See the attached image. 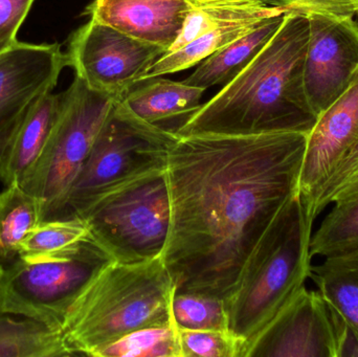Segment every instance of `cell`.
<instances>
[{
    "label": "cell",
    "instance_id": "obj_9",
    "mask_svg": "<svg viewBox=\"0 0 358 357\" xmlns=\"http://www.w3.org/2000/svg\"><path fill=\"white\" fill-rule=\"evenodd\" d=\"M166 52L90 19L71 34L66 56L88 87L122 99Z\"/></svg>",
    "mask_w": 358,
    "mask_h": 357
},
{
    "label": "cell",
    "instance_id": "obj_13",
    "mask_svg": "<svg viewBox=\"0 0 358 357\" xmlns=\"http://www.w3.org/2000/svg\"><path fill=\"white\" fill-rule=\"evenodd\" d=\"M357 140L358 73L350 87L317 117L307 136L299 192L313 217L324 186Z\"/></svg>",
    "mask_w": 358,
    "mask_h": 357
},
{
    "label": "cell",
    "instance_id": "obj_8",
    "mask_svg": "<svg viewBox=\"0 0 358 357\" xmlns=\"http://www.w3.org/2000/svg\"><path fill=\"white\" fill-rule=\"evenodd\" d=\"M113 261L92 238L62 259L17 258L0 275V310L62 333L63 319L86 283Z\"/></svg>",
    "mask_w": 358,
    "mask_h": 357
},
{
    "label": "cell",
    "instance_id": "obj_24",
    "mask_svg": "<svg viewBox=\"0 0 358 357\" xmlns=\"http://www.w3.org/2000/svg\"><path fill=\"white\" fill-rule=\"evenodd\" d=\"M334 203V209L311 237L313 257H330L358 249V198Z\"/></svg>",
    "mask_w": 358,
    "mask_h": 357
},
{
    "label": "cell",
    "instance_id": "obj_15",
    "mask_svg": "<svg viewBox=\"0 0 358 357\" xmlns=\"http://www.w3.org/2000/svg\"><path fill=\"white\" fill-rule=\"evenodd\" d=\"M311 280L348 328L343 356H358V249L326 257Z\"/></svg>",
    "mask_w": 358,
    "mask_h": 357
},
{
    "label": "cell",
    "instance_id": "obj_5",
    "mask_svg": "<svg viewBox=\"0 0 358 357\" xmlns=\"http://www.w3.org/2000/svg\"><path fill=\"white\" fill-rule=\"evenodd\" d=\"M167 167L124 182L79 215L90 237L113 260L132 264L162 257L171 224Z\"/></svg>",
    "mask_w": 358,
    "mask_h": 357
},
{
    "label": "cell",
    "instance_id": "obj_28",
    "mask_svg": "<svg viewBox=\"0 0 358 357\" xmlns=\"http://www.w3.org/2000/svg\"><path fill=\"white\" fill-rule=\"evenodd\" d=\"M358 167V140L355 143V146L352 147L348 154L343 159L340 165L336 167L332 173L331 177L329 178L319 198H317V203H315V209H313V217H317L328 205H330V198L334 194L336 190L340 188L341 184L347 180L349 175L355 171Z\"/></svg>",
    "mask_w": 358,
    "mask_h": 357
},
{
    "label": "cell",
    "instance_id": "obj_20",
    "mask_svg": "<svg viewBox=\"0 0 358 357\" xmlns=\"http://www.w3.org/2000/svg\"><path fill=\"white\" fill-rule=\"evenodd\" d=\"M43 203L20 184L2 187L0 191V261L4 266L18 258L23 239L42 221Z\"/></svg>",
    "mask_w": 358,
    "mask_h": 357
},
{
    "label": "cell",
    "instance_id": "obj_19",
    "mask_svg": "<svg viewBox=\"0 0 358 357\" xmlns=\"http://www.w3.org/2000/svg\"><path fill=\"white\" fill-rule=\"evenodd\" d=\"M285 16L284 14L265 19L250 33L204 59L183 82L206 90L219 84L229 83L268 43L281 27Z\"/></svg>",
    "mask_w": 358,
    "mask_h": 357
},
{
    "label": "cell",
    "instance_id": "obj_32",
    "mask_svg": "<svg viewBox=\"0 0 358 357\" xmlns=\"http://www.w3.org/2000/svg\"><path fill=\"white\" fill-rule=\"evenodd\" d=\"M3 272V265H2L1 261H0V275Z\"/></svg>",
    "mask_w": 358,
    "mask_h": 357
},
{
    "label": "cell",
    "instance_id": "obj_18",
    "mask_svg": "<svg viewBox=\"0 0 358 357\" xmlns=\"http://www.w3.org/2000/svg\"><path fill=\"white\" fill-rule=\"evenodd\" d=\"M189 12L178 39L167 52L182 48L203 34L233 23L265 19L296 10L271 6L263 0H187Z\"/></svg>",
    "mask_w": 358,
    "mask_h": 357
},
{
    "label": "cell",
    "instance_id": "obj_17",
    "mask_svg": "<svg viewBox=\"0 0 358 357\" xmlns=\"http://www.w3.org/2000/svg\"><path fill=\"white\" fill-rule=\"evenodd\" d=\"M206 89L157 77L136 84L123 98L122 104L146 123L159 124L176 117L193 115L200 106Z\"/></svg>",
    "mask_w": 358,
    "mask_h": 357
},
{
    "label": "cell",
    "instance_id": "obj_31",
    "mask_svg": "<svg viewBox=\"0 0 358 357\" xmlns=\"http://www.w3.org/2000/svg\"><path fill=\"white\" fill-rule=\"evenodd\" d=\"M352 1L353 6H355V10H357V13L358 14V0H351Z\"/></svg>",
    "mask_w": 358,
    "mask_h": 357
},
{
    "label": "cell",
    "instance_id": "obj_30",
    "mask_svg": "<svg viewBox=\"0 0 358 357\" xmlns=\"http://www.w3.org/2000/svg\"><path fill=\"white\" fill-rule=\"evenodd\" d=\"M353 198H358V167L334 192L330 198V203Z\"/></svg>",
    "mask_w": 358,
    "mask_h": 357
},
{
    "label": "cell",
    "instance_id": "obj_29",
    "mask_svg": "<svg viewBox=\"0 0 358 357\" xmlns=\"http://www.w3.org/2000/svg\"><path fill=\"white\" fill-rule=\"evenodd\" d=\"M271 6H287L296 12H322L340 16H355L357 14L351 0H263Z\"/></svg>",
    "mask_w": 358,
    "mask_h": 357
},
{
    "label": "cell",
    "instance_id": "obj_23",
    "mask_svg": "<svg viewBox=\"0 0 358 357\" xmlns=\"http://www.w3.org/2000/svg\"><path fill=\"white\" fill-rule=\"evenodd\" d=\"M92 357H181L176 322L145 327L96 349Z\"/></svg>",
    "mask_w": 358,
    "mask_h": 357
},
{
    "label": "cell",
    "instance_id": "obj_25",
    "mask_svg": "<svg viewBox=\"0 0 358 357\" xmlns=\"http://www.w3.org/2000/svg\"><path fill=\"white\" fill-rule=\"evenodd\" d=\"M173 318L179 328L193 330H229L227 303L198 293H176Z\"/></svg>",
    "mask_w": 358,
    "mask_h": 357
},
{
    "label": "cell",
    "instance_id": "obj_12",
    "mask_svg": "<svg viewBox=\"0 0 358 357\" xmlns=\"http://www.w3.org/2000/svg\"><path fill=\"white\" fill-rule=\"evenodd\" d=\"M69 66L61 45L17 42L0 54V157L27 115Z\"/></svg>",
    "mask_w": 358,
    "mask_h": 357
},
{
    "label": "cell",
    "instance_id": "obj_26",
    "mask_svg": "<svg viewBox=\"0 0 358 357\" xmlns=\"http://www.w3.org/2000/svg\"><path fill=\"white\" fill-rule=\"evenodd\" d=\"M181 357H243L244 344L231 330L179 328Z\"/></svg>",
    "mask_w": 358,
    "mask_h": 357
},
{
    "label": "cell",
    "instance_id": "obj_22",
    "mask_svg": "<svg viewBox=\"0 0 358 357\" xmlns=\"http://www.w3.org/2000/svg\"><path fill=\"white\" fill-rule=\"evenodd\" d=\"M88 238L90 228L83 218L44 220L23 239L18 258L27 262L62 259L79 251Z\"/></svg>",
    "mask_w": 358,
    "mask_h": 357
},
{
    "label": "cell",
    "instance_id": "obj_14",
    "mask_svg": "<svg viewBox=\"0 0 358 357\" xmlns=\"http://www.w3.org/2000/svg\"><path fill=\"white\" fill-rule=\"evenodd\" d=\"M187 12V0H94L83 15L168 52L182 29Z\"/></svg>",
    "mask_w": 358,
    "mask_h": 357
},
{
    "label": "cell",
    "instance_id": "obj_16",
    "mask_svg": "<svg viewBox=\"0 0 358 357\" xmlns=\"http://www.w3.org/2000/svg\"><path fill=\"white\" fill-rule=\"evenodd\" d=\"M63 94H46L27 115L0 157V184L18 182L29 173L43 151L60 112Z\"/></svg>",
    "mask_w": 358,
    "mask_h": 357
},
{
    "label": "cell",
    "instance_id": "obj_7",
    "mask_svg": "<svg viewBox=\"0 0 358 357\" xmlns=\"http://www.w3.org/2000/svg\"><path fill=\"white\" fill-rule=\"evenodd\" d=\"M62 94L60 112L43 151L20 182L43 203L45 220L60 216L99 132L119 100L92 89L76 75Z\"/></svg>",
    "mask_w": 358,
    "mask_h": 357
},
{
    "label": "cell",
    "instance_id": "obj_1",
    "mask_svg": "<svg viewBox=\"0 0 358 357\" xmlns=\"http://www.w3.org/2000/svg\"><path fill=\"white\" fill-rule=\"evenodd\" d=\"M307 136H178L166 169L171 224L162 255L176 293L227 303L246 258L299 192Z\"/></svg>",
    "mask_w": 358,
    "mask_h": 357
},
{
    "label": "cell",
    "instance_id": "obj_6",
    "mask_svg": "<svg viewBox=\"0 0 358 357\" xmlns=\"http://www.w3.org/2000/svg\"><path fill=\"white\" fill-rule=\"evenodd\" d=\"M178 136L173 130L142 121L121 99L117 100L58 218L76 217L107 191L167 167L170 148Z\"/></svg>",
    "mask_w": 358,
    "mask_h": 357
},
{
    "label": "cell",
    "instance_id": "obj_27",
    "mask_svg": "<svg viewBox=\"0 0 358 357\" xmlns=\"http://www.w3.org/2000/svg\"><path fill=\"white\" fill-rule=\"evenodd\" d=\"M35 0H0V54L18 42L17 35Z\"/></svg>",
    "mask_w": 358,
    "mask_h": 357
},
{
    "label": "cell",
    "instance_id": "obj_2",
    "mask_svg": "<svg viewBox=\"0 0 358 357\" xmlns=\"http://www.w3.org/2000/svg\"><path fill=\"white\" fill-rule=\"evenodd\" d=\"M309 19L290 12L268 43L233 80L174 130L178 136L308 134L317 117L304 84Z\"/></svg>",
    "mask_w": 358,
    "mask_h": 357
},
{
    "label": "cell",
    "instance_id": "obj_11",
    "mask_svg": "<svg viewBox=\"0 0 358 357\" xmlns=\"http://www.w3.org/2000/svg\"><path fill=\"white\" fill-rule=\"evenodd\" d=\"M309 41L304 84L311 109L319 117L352 84L358 73V24L351 16L307 13Z\"/></svg>",
    "mask_w": 358,
    "mask_h": 357
},
{
    "label": "cell",
    "instance_id": "obj_21",
    "mask_svg": "<svg viewBox=\"0 0 358 357\" xmlns=\"http://www.w3.org/2000/svg\"><path fill=\"white\" fill-rule=\"evenodd\" d=\"M71 356L61 331L0 310V357Z\"/></svg>",
    "mask_w": 358,
    "mask_h": 357
},
{
    "label": "cell",
    "instance_id": "obj_4",
    "mask_svg": "<svg viewBox=\"0 0 358 357\" xmlns=\"http://www.w3.org/2000/svg\"><path fill=\"white\" fill-rule=\"evenodd\" d=\"M313 221L300 192L296 193L246 258L227 301L229 328L243 342V357L310 278Z\"/></svg>",
    "mask_w": 358,
    "mask_h": 357
},
{
    "label": "cell",
    "instance_id": "obj_10",
    "mask_svg": "<svg viewBox=\"0 0 358 357\" xmlns=\"http://www.w3.org/2000/svg\"><path fill=\"white\" fill-rule=\"evenodd\" d=\"M348 333L319 291L304 286L252 342L245 357H342Z\"/></svg>",
    "mask_w": 358,
    "mask_h": 357
},
{
    "label": "cell",
    "instance_id": "obj_3",
    "mask_svg": "<svg viewBox=\"0 0 358 357\" xmlns=\"http://www.w3.org/2000/svg\"><path fill=\"white\" fill-rule=\"evenodd\" d=\"M174 293L162 257L140 263L108 262L69 305L63 337L75 356H92L132 331L176 322Z\"/></svg>",
    "mask_w": 358,
    "mask_h": 357
}]
</instances>
